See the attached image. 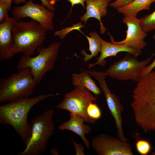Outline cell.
<instances>
[{
    "label": "cell",
    "instance_id": "cell-1",
    "mask_svg": "<svg viewBox=\"0 0 155 155\" xmlns=\"http://www.w3.org/2000/svg\"><path fill=\"white\" fill-rule=\"evenodd\" d=\"M131 106L136 124L145 133L155 131V70L137 82Z\"/></svg>",
    "mask_w": 155,
    "mask_h": 155
},
{
    "label": "cell",
    "instance_id": "cell-2",
    "mask_svg": "<svg viewBox=\"0 0 155 155\" xmlns=\"http://www.w3.org/2000/svg\"><path fill=\"white\" fill-rule=\"evenodd\" d=\"M54 96L49 94L31 98L14 99L0 106V122L12 126L20 136L26 146L30 138L32 132L31 126L27 121L28 113L39 102Z\"/></svg>",
    "mask_w": 155,
    "mask_h": 155
},
{
    "label": "cell",
    "instance_id": "cell-3",
    "mask_svg": "<svg viewBox=\"0 0 155 155\" xmlns=\"http://www.w3.org/2000/svg\"><path fill=\"white\" fill-rule=\"evenodd\" d=\"M46 32L34 20L28 22L15 21L12 26L13 55L22 53L25 55L31 56L44 43Z\"/></svg>",
    "mask_w": 155,
    "mask_h": 155
},
{
    "label": "cell",
    "instance_id": "cell-4",
    "mask_svg": "<svg viewBox=\"0 0 155 155\" xmlns=\"http://www.w3.org/2000/svg\"><path fill=\"white\" fill-rule=\"evenodd\" d=\"M53 115V110L49 109L33 119L30 138L25 149L18 155H40L45 152L49 140L54 133Z\"/></svg>",
    "mask_w": 155,
    "mask_h": 155
},
{
    "label": "cell",
    "instance_id": "cell-5",
    "mask_svg": "<svg viewBox=\"0 0 155 155\" xmlns=\"http://www.w3.org/2000/svg\"><path fill=\"white\" fill-rule=\"evenodd\" d=\"M8 78L0 80V102H9L18 98H29L38 84L30 68L18 70Z\"/></svg>",
    "mask_w": 155,
    "mask_h": 155
},
{
    "label": "cell",
    "instance_id": "cell-6",
    "mask_svg": "<svg viewBox=\"0 0 155 155\" xmlns=\"http://www.w3.org/2000/svg\"><path fill=\"white\" fill-rule=\"evenodd\" d=\"M61 44L60 42H55L51 43L46 48L40 46L36 50L38 55L34 57L24 55L18 61V69L30 68L34 80L39 84L44 75L53 69Z\"/></svg>",
    "mask_w": 155,
    "mask_h": 155
},
{
    "label": "cell",
    "instance_id": "cell-7",
    "mask_svg": "<svg viewBox=\"0 0 155 155\" xmlns=\"http://www.w3.org/2000/svg\"><path fill=\"white\" fill-rule=\"evenodd\" d=\"M154 54L147 59L140 61L127 53L125 56L112 64L105 72L106 76L121 81L131 80L137 82L142 77L144 68L150 63Z\"/></svg>",
    "mask_w": 155,
    "mask_h": 155
},
{
    "label": "cell",
    "instance_id": "cell-8",
    "mask_svg": "<svg viewBox=\"0 0 155 155\" xmlns=\"http://www.w3.org/2000/svg\"><path fill=\"white\" fill-rule=\"evenodd\" d=\"M90 92L83 86L75 87L73 90L65 94L63 101L56 107L83 118L84 122L94 124L96 120L90 118L87 112L89 104L97 100Z\"/></svg>",
    "mask_w": 155,
    "mask_h": 155
},
{
    "label": "cell",
    "instance_id": "cell-9",
    "mask_svg": "<svg viewBox=\"0 0 155 155\" xmlns=\"http://www.w3.org/2000/svg\"><path fill=\"white\" fill-rule=\"evenodd\" d=\"M13 17L18 20L26 18H30L40 24L46 31L54 28L53 19L54 11L41 4L34 3L29 0L22 6L14 7L11 11Z\"/></svg>",
    "mask_w": 155,
    "mask_h": 155
},
{
    "label": "cell",
    "instance_id": "cell-10",
    "mask_svg": "<svg viewBox=\"0 0 155 155\" xmlns=\"http://www.w3.org/2000/svg\"><path fill=\"white\" fill-rule=\"evenodd\" d=\"M87 72L96 79L99 84L100 89L104 93L107 104L114 119L118 137L124 141H128L129 139L125 137L122 128L123 107L117 96L112 93L108 88L105 80L106 75L105 72L94 70H87Z\"/></svg>",
    "mask_w": 155,
    "mask_h": 155
},
{
    "label": "cell",
    "instance_id": "cell-11",
    "mask_svg": "<svg viewBox=\"0 0 155 155\" xmlns=\"http://www.w3.org/2000/svg\"><path fill=\"white\" fill-rule=\"evenodd\" d=\"M93 150L98 155H133L130 143L118 138L100 134L90 142Z\"/></svg>",
    "mask_w": 155,
    "mask_h": 155
},
{
    "label": "cell",
    "instance_id": "cell-12",
    "mask_svg": "<svg viewBox=\"0 0 155 155\" xmlns=\"http://www.w3.org/2000/svg\"><path fill=\"white\" fill-rule=\"evenodd\" d=\"M122 22L127 27L125 38L116 42L109 34L111 42L116 44H124L136 50L142 51L146 45L147 43L144 39L147 36V33L142 29L139 19L137 17L124 16Z\"/></svg>",
    "mask_w": 155,
    "mask_h": 155
},
{
    "label": "cell",
    "instance_id": "cell-13",
    "mask_svg": "<svg viewBox=\"0 0 155 155\" xmlns=\"http://www.w3.org/2000/svg\"><path fill=\"white\" fill-rule=\"evenodd\" d=\"M17 20L9 17L7 20L0 24V61L7 60L13 56V38L12 26Z\"/></svg>",
    "mask_w": 155,
    "mask_h": 155
},
{
    "label": "cell",
    "instance_id": "cell-14",
    "mask_svg": "<svg viewBox=\"0 0 155 155\" xmlns=\"http://www.w3.org/2000/svg\"><path fill=\"white\" fill-rule=\"evenodd\" d=\"M101 49L99 57L96 58L97 61L94 64H89L88 68H90L98 65L101 66L105 65L106 58L112 56H117L119 53L125 52L131 54L137 57L142 53V51L137 50L130 48L124 44H116L111 42H107L102 38L101 39Z\"/></svg>",
    "mask_w": 155,
    "mask_h": 155
},
{
    "label": "cell",
    "instance_id": "cell-15",
    "mask_svg": "<svg viewBox=\"0 0 155 155\" xmlns=\"http://www.w3.org/2000/svg\"><path fill=\"white\" fill-rule=\"evenodd\" d=\"M111 1V0H85L86 12L80 17V20L86 24L89 18H96L100 23L101 34H104L106 29L101 22V18L106 15L107 7Z\"/></svg>",
    "mask_w": 155,
    "mask_h": 155
},
{
    "label": "cell",
    "instance_id": "cell-16",
    "mask_svg": "<svg viewBox=\"0 0 155 155\" xmlns=\"http://www.w3.org/2000/svg\"><path fill=\"white\" fill-rule=\"evenodd\" d=\"M69 116V119L59 125L58 129L61 131L69 130L76 133L82 139L86 148L90 149V142L85 135L90 132L91 127L89 125L84 123V121L83 118L71 113Z\"/></svg>",
    "mask_w": 155,
    "mask_h": 155
},
{
    "label": "cell",
    "instance_id": "cell-17",
    "mask_svg": "<svg viewBox=\"0 0 155 155\" xmlns=\"http://www.w3.org/2000/svg\"><path fill=\"white\" fill-rule=\"evenodd\" d=\"M80 70L82 71L80 73H74L72 74L73 85L75 87L83 86L96 95L102 94V91L97 86L95 81L92 78L90 75L84 71Z\"/></svg>",
    "mask_w": 155,
    "mask_h": 155
},
{
    "label": "cell",
    "instance_id": "cell-18",
    "mask_svg": "<svg viewBox=\"0 0 155 155\" xmlns=\"http://www.w3.org/2000/svg\"><path fill=\"white\" fill-rule=\"evenodd\" d=\"M154 2L155 0H134L128 5L117 9L124 16L137 17L139 12L144 9L150 10L151 4Z\"/></svg>",
    "mask_w": 155,
    "mask_h": 155
},
{
    "label": "cell",
    "instance_id": "cell-19",
    "mask_svg": "<svg viewBox=\"0 0 155 155\" xmlns=\"http://www.w3.org/2000/svg\"><path fill=\"white\" fill-rule=\"evenodd\" d=\"M90 37L85 35L88 40L89 45V50L91 52L90 54L86 53L84 49L82 50L81 53L83 55H84V58H81L83 61L86 63L88 61L94 57H96L100 52L101 44L100 40L101 38L95 31L90 32L89 34Z\"/></svg>",
    "mask_w": 155,
    "mask_h": 155
},
{
    "label": "cell",
    "instance_id": "cell-20",
    "mask_svg": "<svg viewBox=\"0 0 155 155\" xmlns=\"http://www.w3.org/2000/svg\"><path fill=\"white\" fill-rule=\"evenodd\" d=\"M139 20L142 29L145 32L155 30V10L150 14L144 16Z\"/></svg>",
    "mask_w": 155,
    "mask_h": 155
},
{
    "label": "cell",
    "instance_id": "cell-21",
    "mask_svg": "<svg viewBox=\"0 0 155 155\" xmlns=\"http://www.w3.org/2000/svg\"><path fill=\"white\" fill-rule=\"evenodd\" d=\"M135 146L137 151L141 155H147L152 149L150 143L145 140H137L135 143Z\"/></svg>",
    "mask_w": 155,
    "mask_h": 155
},
{
    "label": "cell",
    "instance_id": "cell-22",
    "mask_svg": "<svg viewBox=\"0 0 155 155\" xmlns=\"http://www.w3.org/2000/svg\"><path fill=\"white\" fill-rule=\"evenodd\" d=\"M87 112L88 116L95 120L100 119L102 115L101 110L98 106L96 103L90 102L87 109Z\"/></svg>",
    "mask_w": 155,
    "mask_h": 155
},
{
    "label": "cell",
    "instance_id": "cell-23",
    "mask_svg": "<svg viewBox=\"0 0 155 155\" xmlns=\"http://www.w3.org/2000/svg\"><path fill=\"white\" fill-rule=\"evenodd\" d=\"M11 6L6 0H0V23L8 20L9 18L8 11L11 10Z\"/></svg>",
    "mask_w": 155,
    "mask_h": 155
},
{
    "label": "cell",
    "instance_id": "cell-24",
    "mask_svg": "<svg viewBox=\"0 0 155 155\" xmlns=\"http://www.w3.org/2000/svg\"><path fill=\"white\" fill-rule=\"evenodd\" d=\"M134 0H116L110 3L109 5L114 9H117L124 7L130 3Z\"/></svg>",
    "mask_w": 155,
    "mask_h": 155
},
{
    "label": "cell",
    "instance_id": "cell-25",
    "mask_svg": "<svg viewBox=\"0 0 155 155\" xmlns=\"http://www.w3.org/2000/svg\"><path fill=\"white\" fill-rule=\"evenodd\" d=\"M42 2L41 4L46 7L49 10L54 11L55 8L53 5H51L47 0H40ZM14 3L16 5L25 3L27 0H13Z\"/></svg>",
    "mask_w": 155,
    "mask_h": 155
},
{
    "label": "cell",
    "instance_id": "cell-26",
    "mask_svg": "<svg viewBox=\"0 0 155 155\" xmlns=\"http://www.w3.org/2000/svg\"><path fill=\"white\" fill-rule=\"evenodd\" d=\"M52 5H53L56 2L60 0H47ZM69 1L71 4V11L73 6L77 4H80L84 8L85 7V0H67Z\"/></svg>",
    "mask_w": 155,
    "mask_h": 155
},
{
    "label": "cell",
    "instance_id": "cell-27",
    "mask_svg": "<svg viewBox=\"0 0 155 155\" xmlns=\"http://www.w3.org/2000/svg\"><path fill=\"white\" fill-rule=\"evenodd\" d=\"M71 140L75 150L76 155H84L85 154L84 152V151L85 150L84 147L81 144L76 143L72 138H71Z\"/></svg>",
    "mask_w": 155,
    "mask_h": 155
},
{
    "label": "cell",
    "instance_id": "cell-28",
    "mask_svg": "<svg viewBox=\"0 0 155 155\" xmlns=\"http://www.w3.org/2000/svg\"><path fill=\"white\" fill-rule=\"evenodd\" d=\"M155 67V59L151 63L146 66L143 69L142 72V77L144 76L151 72Z\"/></svg>",
    "mask_w": 155,
    "mask_h": 155
},
{
    "label": "cell",
    "instance_id": "cell-29",
    "mask_svg": "<svg viewBox=\"0 0 155 155\" xmlns=\"http://www.w3.org/2000/svg\"><path fill=\"white\" fill-rule=\"evenodd\" d=\"M50 153L53 155H58L59 154L57 149L53 147L51 148Z\"/></svg>",
    "mask_w": 155,
    "mask_h": 155
},
{
    "label": "cell",
    "instance_id": "cell-30",
    "mask_svg": "<svg viewBox=\"0 0 155 155\" xmlns=\"http://www.w3.org/2000/svg\"><path fill=\"white\" fill-rule=\"evenodd\" d=\"M7 0L9 2L10 5L11 6V3L13 1V0Z\"/></svg>",
    "mask_w": 155,
    "mask_h": 155
},
{
    "label": "cell",
    "instance_id": "cell-31",
    "mask_svg": "<svg viewBox=\"0 0 155 155\" xmlns=\"http://www.w3.org/2000/svg\"><path fill=\"white\" fill-rule=\"evenodd\" d=\"M152 155H155V150L154 152H152Z\"/></svg>",
    "mask_w": 155,
    "mask_h": 155
},
{
    "label": "cell",
    "instance_id": "cell-32",
    "mask_svg": "<svg viewBox=\"0 0 155 155\" xmlns=\"http://www.w3.org/2000/svg\"><path fill=\"white\" fill-rule=\"evenodd\" d=\"M153 38L154 40H155V34L154 35V36H153Z\"/></svg>",
    "mask_w": 155,
    "mask_h": 155
}]
</instances>
